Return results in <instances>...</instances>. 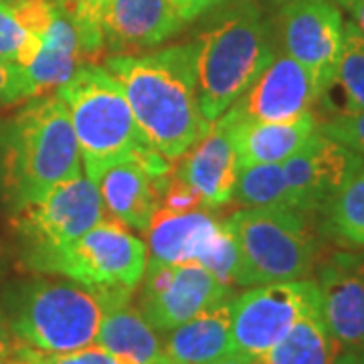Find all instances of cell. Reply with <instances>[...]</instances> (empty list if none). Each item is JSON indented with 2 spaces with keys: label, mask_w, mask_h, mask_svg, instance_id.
<instances>
[{
  "label": "cell",
  "mask_w": 364,
  "mask_h": 364,
  "mask_svg": "<svg viewBox=\"0 0 364 364\" xmlns=\"http://www.w3.org/2000/svg\"><path fill=\"white\" fill-rule=\"evenodd\" d=\"M117 79L142 140L168 160L193 148L208 122L196 90L195 45H172L146 55H112L104 63Z\"/></svg>",
  "instance_id": "cell-1"
},
{
  "label": "cell",
  "mask_w": 364,
  "mask_h": 364,
  "mask_svg": "<svg viewBox=\"0 0 364 364\" xmlns=\"http://www.w3.org/2000/svg\"><path fill=\"white\" fill-rule=\"evenodd\" d=\"M196 33V90L208 122L245 93L277 53L275 28L257 0H225Z\"/></svg>",
  "instance_id": "cell-2"
},
{
  "label": "cell",
  "mask_w": 364,
  "mask_h": 364,
  "mask_svg": "<svg viewBox=\"0 0 364 364\" xmlns=\"http://www.w3.org/2000/svg\"><path fill=\"white\" fill-rule=\"evenodd\" d=\"M130 298L67 277H33L6 287L0 310L21 346L73 352L91 346L105 314L130 304Z\"/></svg>",
  "instance_id": "cell-3"
},
{
  "label": "cell",
  "mask_w": 364,
  "mask_h": 364,
  "mask_svg": "<svg viewBox=\"0 0 364 364\" xmlns=\"http://www.w3.org/2000/svg\"><path fill=\"white\" fill-rule=\"evenodd\" d=\"M81 172L77 138L57 95L31 97L0 132V182L13 210Z\"/></svg>",
  "instance_id": "cell-4"
},
{
  "label": "cell",
  "mask_w": 364,
  "mask_h": 364,
  "mask_svg": "<svg viewBox=\"0 0 364 364\" xmlns=\"http://www.w3.org/2000/svg\"><path fill=\"white\" fill-rule=\"evenodd\" d=\"M55 95L67 107L81 164L91 181L109 164L150 148L140 136L117 79L105 65L83 63Z\"/></svg>",
  "instance_id": "cell-5"
},
{
  "label": "cell",
  "mask_w": 364,
  "mask_h": 364,
  "mask_svg": "<svg viewBox=\"0 0 364 364\" xmlns=\"http://www.w3.org/2000/svg\"><path fill=\"white\" fill-rule=\"evenodd\" d=\"M239 249L237 286L308 277L318 243L306 215L291 208L243 207L223 221Z\"/></svg>",
  "instance_id": "cell-6"
},
{
  "label": "cell",
  "mask_w": 364,
  "mask_h": 364,
  "mask_svg": "<svg viewBox=\"0 0 364 364\" xmlns=\"http://www.w3.org/2000/svg\"><path fill=\"white\" fill-rule=\"evenodd\" d=\"M146 263V245L116 221H100L61 247L23 255L31 272L130 296L142 282Z\"/></svg>",
  "instance_id": "cell-7"
},
{
  "label": "cell",
  "mask_w": 364,
  "mask_h": 364,
  "mask_svg": "<svg viewBox=\"0 0 364 364\" xmlns=\"http://www.w3.org/2000/svg\"><path fill=\"white\" fill-rule=\"evenodd\" d=\"M322 314L320 289L312 279L253 286L231 299V334L237 352L261 356L301 318Z\"/></svg>",
  "instance_id": "cell-8"
},
{
  "label": "cell",
  "mask_w": 364,
  "mask_h": 364,
  "mask_svg": "<svg viewBox=\"0 0 364 364\" xmlns=\"http://www.w3.org/2000/svg\"><path fill=\"white\" fill-rule=\"evenodd\" d=\"M104 200L85 172L59 182L47 193L13 210L23 255L65 245L104 221Z\"/></svg>",
  "instance_id": "cell-9"
},
{
  "label": "cell",
  "mask_w": 364,
  "mask_h": 364,
  "mask_svg": "<svg viewBox=\"0 0 364 364\" xmlns=\"http://www.w3.org/2000/svg\"><path fill=\"white\" fill-rule=\"evenodd\" d=\"M138 310L156 332L164 334L196 314L233 296L225 286L198 263H146Z\"/></svg>",
  "instance_id": "cell-10"
},
{
  "label": "cell",
  "mask_w": 364,
  "mask_h": 364,
  "mask_svg": "<svg viewBox=\"0 0 364 364\" xmlns=\"http://www.w3.org/2000/svg\"><path fill=\"white\" fill-rule=\"evenodd\" d=\"M344 16L334 0H284L275 18L282 49L316 81L320 93L332 85L344 45Z\"/></svg>",
  "instance_id": "cell-11"
},
{
  "label": "cell",
  "mask_w": 364,
  "mask_h": 364,
  "mask_svg": "<svg viewBox=\"0 0 364 364\" xmlns=\"http://www.w3.org/2000/svg\"><path fill=\"white\" fill-rule=\"evenodd\" d=\"M363 166L358 152L316 130L294 156L282 162L291 208L304 215L324 210Z\"/></svg>",
  "instance_id": "cell-12"
},
{
  "label": "cell",
  "mask_w": 364,
  "mask_h": 364,
  "mask_svg": "<svg viewBox=\"0 0 364 364\" xmlns=\"http://www.w3.org/2000/svg\"><path fill=\"white\" fill-rule=\"evenodd\" d=\"M310 71L286 53H275L245 93L225 114L233 122H289L310 114L320 102Z\"/></svg>",
  "instance_id": "cell-13"
},
{
  "label": "cell",
  "mask_w": 364,
  "mask_h": 364,
  "mask_svg": "<svg viewBox=\"0 0 364 364\" xmlns=\"http://www.w3.org/2000/svg\"><path fill=\"white\" fill-rule=\"evenodd\" d=\"M168 176V158L146 148L138 156L109 164L100 172L95 184L105 210H109L116 221L146 231Z\"/></svg>",
  "instance_id": "cell-14"
},
{
  "label": "cell",
  "mask_w": 364,
  "mask_h": 364,
  "mask_svg": "<svg viewBox=\"0 0 364 364\" xmlns=\"http://www.w3.org/2000/svg\"><path fill=\"white\" fill-rule=\"evenodd\" d=\"M322 318L340 348L364 350V255L336 253L318 272Z\"/></svg>",
  "instance_id": "cell-15"
},
{
  "label": "cell",
  "mask_w": 364,
  "mask_h": 364,
  "mask_svg": "<svg viewBox=\"0 0 364 364\" xmlns=\"http://www.w3.org/2000/svg\"><path fill=\"white\" fill-rule=\"evenodd\" d=\"M95 21L114 51L156 47L184 26L172 0H102Z\"/></svg>",
  "instance_id": "cell-16"
},
{
  "label": "cell",
  "mask_w": 364,
  "mask_h": 364,
  "mask_svg": "<svg viewBox=\"0 0 364 364\" xmlns=\"http://www.w3.org/2000/svg\"><path fill=\"white\" fill-rule=\"evenodd\" d=\"M181 158L174 176L200 196L203 207H221L233 198L239 164L229 134V117L225 114L210 122L207 134Z\"/></svg>",
  "instance_id": "cell-17"
},
{
  "label": "cell",
  "mask_w": 364,
  "mask_h": 364,
  "mask_svg": "<svg viewBox=\"0 0 364 364\" xmlns=\"http://www.w3.org/2000/svg\"><path fill=\"white\" fill-rule=\"evenodd\" d=\"M316 130L318 119L314 112L289 122H233L229 117V134L239 168L282 164L294 156Z\"/></svg>",
  "instance_id": "cell-18"
},
{
  "label": "cell",
  "mask_w": 364,
  "mask_h": 364,
  "mask_svg": "<svg viewBox=\"0 0 364 364\" xmlns=\"http://www.w3.org/2000/svg\"><path fill=\"white\" fill-rule=\"evenodd\" d=\"M162 346L170 364H208L235 352L231 298L164 332Z\"/></svg>",
  "instance_id": "cell-19"
},
{
  "label": "cell",
  "mask_w": 364,
  "mask_h": 364,
  "mask_svg": "<svg viewBox=\"0 0 364 364\" xmlns=\"http://www.w3.org/2000/svg\"><path fill=\"white\" fill-rule=\"evenodd\" d=\"M83 63H90L81 47L77 26L71 14L57 2L51 26L43 37V47L35 61L23 67L33 90V97L45 95L53 87L63 85L77 73Z\"/></svg>",
  "instance_id": "cell-20"
},
{
  "label": "cell",
  "mask_w": 364,
  "mask_h": 364,
  "mask_svg": "<svg viewBox=\"0 0 364 364\" xmlns=\"http://www.w3.org/2000/svg\"><path fill=\"white\" fill-rule=\"evenodd\" d=\"M221 223L200 208L188 213H172L158 207L148 225L150 259L164 263H196L203 247Z\"/></svg>",
  "instance_id": "cell-21"
},
{
  "label": "cell",
  "mask_w": 364,
  "mask_h": 364,
  "mask_svg": "<svg viewBox=\"0 0 364 364\" xmlns=\"http://www.w3.org/2000/svg\"><path fill=\"white\" fill-rule=\"evenodd\" d=\"M93 344L114 354L124 364H170L158 332L130 304L105 314Z\"/></svg>",
  "instance_id": "cell-22"
},
{
  "label": "cell",
  "mask_w": 364,
  "mask_h": 364,
  "mask_svg": "<svg viewBox=\"0 0 364 364\" xmlns=\"http://www.w3.org/2000/svg\"><path fill=\"white\" fill-rule=\"evenodd\" d=\"M338 354L340 344L322 314H314L301 318L263 358L267 364H332Z\"/></svg>",
  "instance_id": "cell-23"
},
{
  "label": "cell",
  "mask_w": 364,
  "mask_h": 364,
  "mask_svg": "<svg viewBox=\"0 0 364 364\" xmlns=\"http://www.w3.org/2000/svg\"><path fill=\"white\" fill-rule=\"evenodd\" d=\"M338 91L340 104L330 116L364 112V35L352 21L344 23V45L332 85L324 91Z\"/></svg>",
  "instance_id": "cell-24"
},
{
  "label": "cell",
  "mask_w": 364,
  "mask_h": 364,
  "mask_svg": "<svg viewBox=\"0 0 364 364\" xmlns=\"http://www.w3.org/2000/svg\"><path fill=\"white\" fill-rule=\"evenodd\" d=\"M324 231L340 245L364 249V166L324 208Z\"/></svg>",
  "instance_id": "cell-25"
},
{
  "label": "cell",
  "mask_w": 364,
  "mask_h": 364,
  "mask_svg": "<svg viewBox=\"0 0 364 364\" xmlns=\"http://www.w3.org/2000/svg\"><path fill=\"white\" fill-rule=\"evenodd\" d=\"M231 200L241 207L291 208L282 164H253L239 168Z\"/></svg>",
  "instance_id": "cell-26"
},
{
  "label": "cell",
  "mask_w": 364,
  "mask_h": 364,
  "mask_svg": "<svg viewBox=\"0 0 364 364\" xmlns=\"http://www.w3.org/2000/svg\"><path fill=\"white\" fill-rule=\"evenodd\" d=\"M43 47V37L31 35L16 18L9 0H0V61L28 67Z\"/></svg>",
  "instance_id": "cell-27"
},
{
  "label": "cell",
  "mask_w": 364,
  "mask_h": 364,
  "mask_svg": "<svg viewBox=\"0 0 364 364\" xmlns=\"http://www.w3.org/2000/svg\"><path fill=\"white\" fill-rule=\"evenodd\" d=\"M196 263L213 273L225 286L235 284L239 269V249L235 237L223 223L203 247L200 255L196 257Z\"/></svg>",
  "instance_id": "cell-28"
},
{
  "label": "cell",
  "mask_w": 364,
  "mask_h": 364,
  "mask_svg": "<svg viewBox=\"0 0 364 364\" xmlns=\"http://www.w3.org/2000/svg\"><path fill=\"white\" fill-rule=\"evenodd\" d=\"M16 354H21L31 364H124L114 354H109L97 344L73 352H39L26 346H18Z\"/></svg>",
  "instance_id": "cell-29"
},
{
  "label": "cell",
  "mask_w": 364,
  "mask_h": 364,
  "mask_svg": "<svg viewBox=\"0 0 364 364\" xmlns=\"http://www.w3.org/2000/svg\"><path fill=\"white\" fill-rule=\"evenodd\" d=\"M318 130L352 148L364 158V112L330 116L322 124L318 122Z\"/></svg>",
  "instance_id": "cell-30"
},
{
  "label": "cell",
  "mask_w": 364,
  "mask_h": 364,
  "mask_svg": "<svg viewBox=\"0 0 364 364\" xmlns=\"http://www.w3.org/2000/svg\"><path fill=\"white\" fill-rule=\"evenodd\" d=\"M31 97H33V90L25 69L14 63L0 61V105L16 104Z\"/></svg>",
  "instance_id": "cell-31"
},
{
  "label": "cell",
  "mask_w": 364,
  "mask_h": 364,
  "mask_svg": "<svg viewBox=\"0 0 364 364\" xmlns=\"http://www.w3.org/2000/svg\"><path fill=\"white\" fill-rule=\"evenodd\" d=\"M158 207L172 210V213H188V210H196V208L203 207V200L178 176H168V181L164 184V191L160 195Z\"/></svg>",
  "instance_id": "cell-32"
},
{
  "label": "cell",
  "mask_w": 364,
  "mask_h": 364,
  "mask_svg": "<svg viewBox=\"0 0 364 364\" xmlns=\"http://www.w3.org/2000/svg\"><path fill=\"white\" fill-rule=\"evenodd\" d=\"M55 2H59L77 25L100 28L97 21H95V11L102 0H55Z\"/></svg>",
  "instance_id": "cell-33"
},
{
  "label": "cell",
  "mask_w": 364,
  "mask_h": 364,
  "mask_svg": "<svg viewBox=\"0 0 364 364\" xmlns=\"http://www.w3.org/2000/svg\"><path fill=\"white\" fill-rule=\"evenodd\" d=\"M221 2H225V0H172V4H174V9H176V13H178L184 25L205 16L208 11H213Z\"/></svg>",
  "instance_id": "cell-34"
},
{
  "label": "cell",
  "mask_w": 364,
  "mask_h": 364,
  "mask_svg": "<svg viewBox=\"0 0 364 364\" xmlns=\"http://www.w3.org/2000/svg\"><path fill=\"white\" fill-rule=\"evenodd\" d=\"M18 346H21L18 340L14 338L13 330H11L4 314L0 310V364H6L11 358H14Z\"/></svg>",
  "instance_id": "cell-35"
},
{
  "label": "cell",
  "mask_w": 364,
  "mask_h": 364,
  "mask_svg": "<svg viewBox=\"0 0 364 364\" xmlns=\"http://www.w3.org/2000/svg\"><path fill=\"white\" fill-rule=\"evenodd\" d=\"M334 2L350 14V21L364 35V0H334Z\"/></svg>",
  "instance_id": "cell-36"
},
{
  "label": "cell",
  "mask_w": 364,
  "mask_h": 364,
  "mask_svg": "<svg viewBox=\"0 0 364 364\" xmlns=\"http://www.w3.org/2000/svg\"><path fill=\"white\" fill-rule=\"evenodd\" d=\"M208 364H267L265 363V358H263V354L261 356H255V354H245V352H231V354H227V356H223V358H217V360H213V363Z\"/></svg>",
  "instance_id": "cell-37"
},
{
  "label": "cell",
  "mask_w": 364,
  "mask_h": 364,
  "mask_svg": "<svg viewBox=\"0 0 364 364\" xmlns=\"http://www.w3.org/2000/svg\"><path fill=\"white\" fill-rule=\"evenodd\" d=\"M332 364H364V350H344Z\"/></svg>",
  "instance_id": "cell-38"
},
{
  "label": "cell",
  "mask_w": 364,
  "mask_h": 364,
  "mask_svg": "<svg viewBox=\"0 0 364 364\" xmlns=\"http://www.w3.org/2000/svg\"><path fill=\"white\" fill-rule=\"evenodd\" d=\"M2 275H4V261L0 257V282H2Z\"/></svg>",
  "instance_id": "cell-39"
},
{
  "label": "cell",
  "mask_w": 364,
  "mask_h": 364,
  "mask_svg": "<svg viewBox=\"0 0 364 364\" xmlns=\"http://www.w3.org/2000/svg\"><path fill=\"white\" fill-rule=\"evenodd\" d=\"M265 2H277V4H279V2H284V0H265Z\"/></svg>",
  "instance_id": "cell-40"
}]
</instances>
